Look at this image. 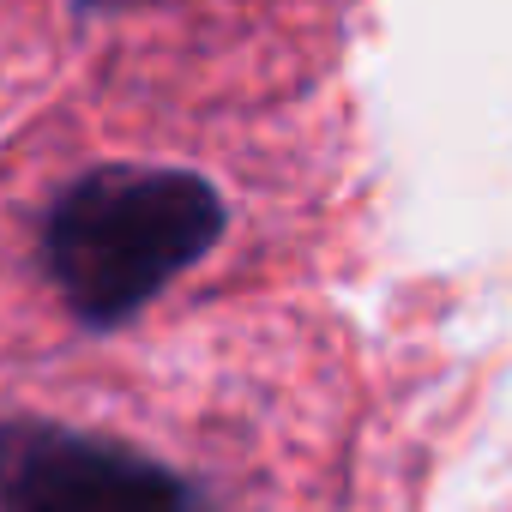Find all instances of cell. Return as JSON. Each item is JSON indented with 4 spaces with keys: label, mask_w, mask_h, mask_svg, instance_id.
Instances as JSON below:
<instances>
[{
    "label": "cell",
    "mask_w": 512,
    "mask_h": 512,
    "mask_svg": "<svg viewBox=\"0 0 512 512\" xmlns=\"http://www.w3.org/2000/svg\"><path fill=\"white\" fill-rule=\"evenodd\" d=\"M0 512H193V488L127 440L0 422Z\"/></svg>",
    "instance_id": "2"
},
{
    "label": "cell",
    "mask_w": 512,
    "mask_h": 512,
    "mask_svg": "<svg viewBox=\"0 0 512 512\" xmlns=\"http://www.w3.org/2000/svg\"><path fill=\"white\" fill-rule=\"evenodd\" d=\"M229 211L199 169L97 163L43 217V272L85 326H121L217 247Z\"/></svg>",
    "instance_id": "1"
}]
</instances>
